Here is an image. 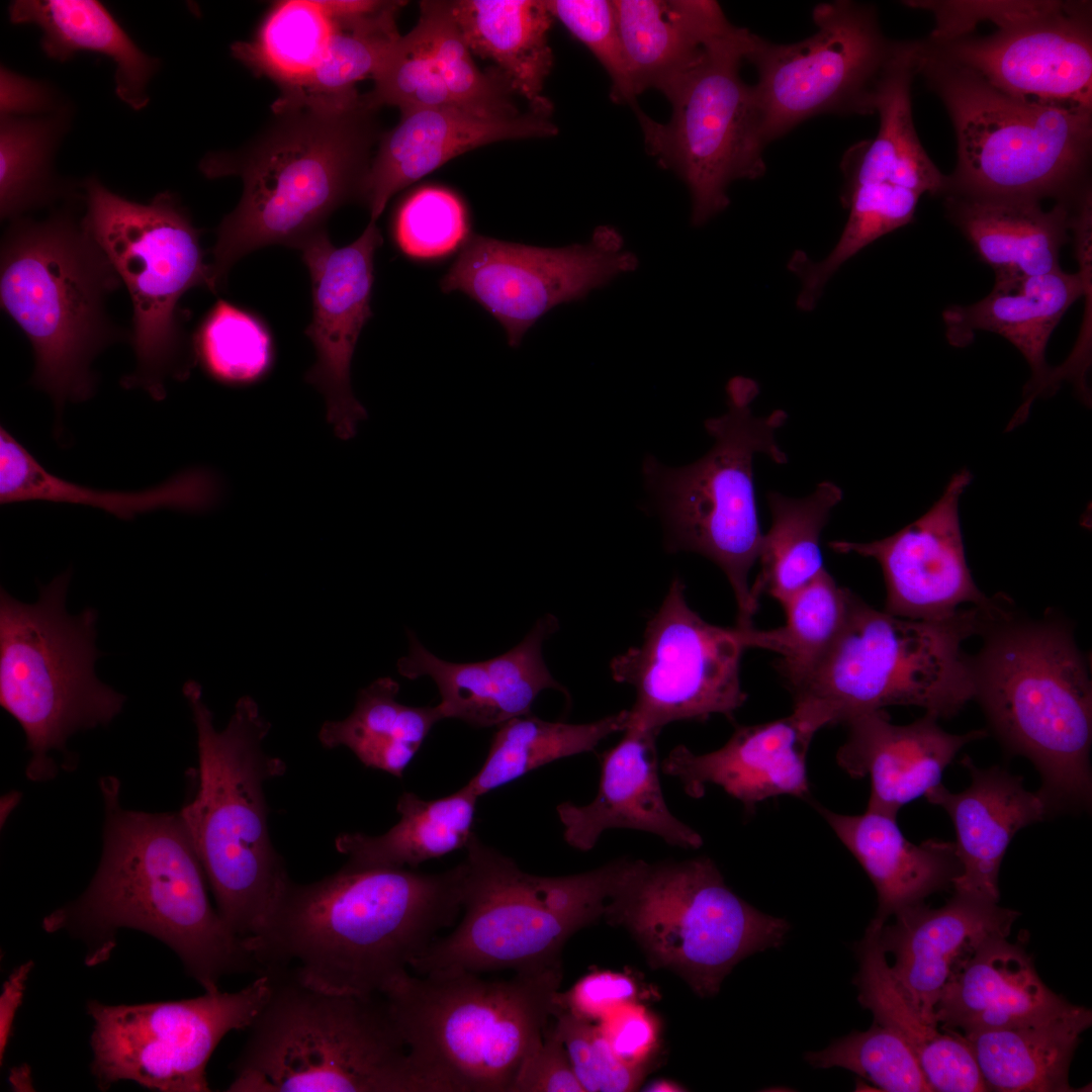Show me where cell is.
<instances>
[{
  "mask_svg": "<svg viewBox=\"0 0 1092 1092\" xmlns=\"http://www.w3.org/2000/svg\"><path fill=\"white\" fill-rule=\"evenodd\" d=\"M463 866L439 874L355 868L287 885L246 939L257 974L338 994L382 995L462 910Z\"/></svg>",
  "mask_w": 1092,
  "mask_h": 1092,
  "instance_id": "6da1fadb",
  "label": "cell"
},
{
  "mask_svg": "<svg viewBox=\"0 0 1092 1092\" xmlns=\"http://www.w3.org/2000/svg\"><path fill=\"white\" fill-rule=\"evenodd\" d=\"M103 846L85 892L49 914L48 932L63 931L87 948L85 962L108 960L122 928L143 931L169 946L204 992L223 977L255 973L245 941L209 901L206 876L180 813L124 809L117 779L100 780Z\"/></svg>",
  "mask_w": 1092,
  "mask_h": 1092,
  "instance_id": "7a4b0ae2",
  "label": "cell"
},
{
  "mask_svg": "<svg viewBox=\"0 0 1092 1092\" xmlns=\"http://www.w3.org/2000/svg\"><path fill=\"white\" fill-rule=\"evenodd\" d=\"M376 111L362 94L274 111L272 122L244 148L201 160L207 178L237 175L244 183L239 204L217 228L209 264L213 292L245 255L269 245L298 249L326 231L339 206L359 199L381 135Z\"/></svg>",
  "mask_w": 1092,
  "mask_h": 1092,
  "instance_id": "3957f363",
  "label": "cell"
},
{
  "mask_svg": "<svg viewBox=\"0 0 1092 1092\" xmlns=\"http://www.w3.org/2000/svg\"><path fill=\"white\" fill-rule=\"evenodd\" d=\"M183 693L197 731L198 788L179 812L228 927L244 941L266 925L291 881L268 833L264 783L285 765L262 742L270 724L242 697L222 731L194 680Z\"/></svg>",
  "mask_w": 1092,
  "mask_h": 1092,
  "instance_id": "277c9868",
  "label": "cell"
},
{
  "mask_svg": "<svg viewBox=\"0 0 1092 1092\" xmlns=\"http://www.w3.org/2000/svg\"><path fill=\"white\" fill-rule=\"evenodd\" d=\"M972 657L974 699L1007 750L1029 758L1054 811L1091 802L1092 688L1071 629L1060 621H988Z\"/></svg>",
  "mask_w": 1092,
  "mask_h": 1092,
  "instance_id": "5b68a950",
  "label": "cell"
},
{
  "mask_svg": "<svg viewBox=\"0 0 1092 1092\" xmlns=\"http://www.w3.org/2000/svg\"><path fill=\"white\" fill-rule=\"evenodd\" d=\"M120 285L109 258L70 206L42 220L13 219L6 230L1 306L31 344L32 383L58 408L93 394V360L122 337L106 307Z\"/></svg>",
  "mask_w": 1092,
  "mask_h": 1092,
  "instance_id": "8992f818",
  "label": "cell"
},
{
  "mask_svg": "<svg viewBox=\"0 0 1092 1092\" xmlns=\"http://www.w3.org/2000/svg\"><path fill=\"white\" fill-rule=\"evenodd\" d=\"M267 975L270 995L247 1028L226 1091L433 1092L382 995L330 993Z\"/></svg>",
  "mask_w": 1092,
  "mask_h": 1092,
  "instance_id": "52a82bcc",
  "label": "cell"
},
{
  "mask_svg": "<svg viewBox=\"0 0 1092 1092\" xmlns=\"http://www.w3.org/2000/svg\"><path fill=\"white\" fill-rule=\"evenodd\" d=\"M913 46L917 75L938 96L954 130L957 164L946 194L1052 198L1073 206L1091 190L1092 108L1010 95Z\"/></svg>",
  "mask_w": 1092,
  "mask_h": 1092,
  "instance_id": "ba28073f",
  "label": "cell"
},
{
  "mask_svg": "<svg viewBox=\"0 0 1092 1092\" xmlns=\"http://www.w3.org/2000/svg\"><path fill=\"white\" fill-rule=\"evenodd\" d=\"M560 967L486 980L403 974L382 996L410 1059L433 1092H510L555 1013Z\"/></svg>",
  "mask_w": 1092,
  "mask_h": 1092,
  "instance_id": "9c48e42d",
  "label": "cell"
},
{
  "mask_svg": "<svg viewBox=\"0 0 1092 1092\" xmlns=\"http://www.w3.org/2000/svg\"><path fill=\"white\" fill-rule=\"evenodd\" d=\"M462 861L463 918L411 965L420 976L560 967L566 940L605 915L627 857L562 877L523 872L474 833Z\"/></svg>",
  "mask_w": 1092,
  "mask_h": 1092,
  "instance_id": "30bf717a",
  "label": "cell"
},
{
  "mask_svg": "<svg viewBox=\"0 0 1092 1092\" xmlns=\"http://www.w3.org/2000/svg\"><path fill=\"white\" fill-rule=\"evenodd\" d=\"M992 615L973 607L942 620L879 611L854 597L829 654L799 689L794 710L820 729L889 706H916L936 718L974 699L972 657L963 643Z\"/></svg>",
  "mask_w": 1092,
  "mask_h": 1092,
  "instance_id": "8fae6325",
  "label": "cell"
},
{
  "mask_svg": "<svg viewBox=\"0 0 1092 1092\" xmlns=\"http://www.w3.org/2000/svg\"><path fill=\"white\" fill-rule=\"evenodd\" d=\"M726 390V413L705 422L714 439L706 455L684 467H669L649 456L642 472L663 520L666 549L696 552L717 564L734 593L736 625L749 627L758 602L748 577L762 540L752 462L756 453L777 464L788 462L776 440L788 415L776 410L754 416L751 403L759 387L751 378L736 376Z\"/></svg>",
  "mask_w": 1092,
  "mask_h": 1092,
  "instance_id": "7c38bea8",
  "label": "cell"
},
{
  "mask_svg": "<svg viewBox=\"0 0 1092 1092\" xmlns=\"http://www.w3.org/2000/svg\"><path fill=\"white\" fill-rule=\"evenodd\" d=\"M69 580L66 572L40 586L33 604L0 593V704L25 733L32 782L54 779L51 754L68 756L74 733L108 724L125 700L95 675L97 615L67 613Z\"/></svg>",
  "mask_w": 1092,
  "mask_h": 1092,
  "instance_id": "4fadbf2b",
  "label": "cell"
},
{
  "mask_svg": "<svg viewBox=\"0 0 1092 1092\" xmlns=\"http://www.w3.org/2000/svg\"><path fill=\"white\" fill-rule=\"evenodd\" d=\"M604 916L629 930L654 968L674 972L701 997L717 994L742 960L780 947L790 930L733 892L706 856L629 858Z\"/></svg>",
  "mask_w": 1092,
  "mask_h": 1092,
  "instance_id": "5bb4252c",
  "label": "cell"
},
{
  "mask_svg": "<svg viewBox=\"0 0 1092 1092\" xmlns=\"http://www.w3.org/2000/svg\"><path fill=\"white\" fill-rule=\"evenodd\" d=\"M83 188V223L131 299L136 367L123 385L140 386L161 399L166 378H183L191 363L178 316L179 300L193 287L211 290L199 232L170 192L140 203L112 192L95 177L86 179Z\"/></svg>",
  "mask_w": 1092,
  "mask_h": 1092,
  "instance_id": "9a60e30c",
  "label": "cell"
},
{
  "mask_svg": "<svg viewBox=\"0 0 1092 1092\" xmlns=\"http://www.w3.org/2000/svg\"><path fill=\"white\" fill-rule=\"evenodd\" d=\"M755 36L736 26L709 43L664 95L671 104L668 121L634 108L647 152L688 186L695 225L728 206L733 181L756 179L765 171L760 107L754 86L739 74Z\"/></svg>",
  "mask_w": 1092,
  "mask_h": 1092,
  "instance_id": "2e32d148",
  "label": "cell"
},
{
  "mask_svg": "<svg viewBox=\"0 0 1092 1092\" xmlns=\"http://www.w3.org/2000/svg\"><path fill=\"white\" fill-rule=\"evenodd\" d=\"M812 15L811 36L772 43L756 35L747 56L758 75L753 86L766 144L818 114L875 113L881 81L901 49L869 4L821 3Z\"/></svg>",
  "mask_w": 1092,
  "mask_h": 1092,
  "instance_id": "e0dca14e",
  "label": "cell"
},
{
  "mask_svg": "<svg viewBox=\"0 0 1092 1092\" xmlns=\"http://www.w3.org/2000/svg\"><path fill=\"white\" fill-rule=\"evenodd\" d=\"M271 979L258 974L236 992L176 1001L86 1004L93 1028L91 1072L101 1090L131 1081L161 1092H208V1061L233 1030L247 1029L266 1003Z\"/></svg>",
  "mask_w": 1092,
  "mask_h": 1092,
  "instance_id": "ac0fdd59",
  "label": "cell"
},
{
  "mask_svg": "<svg viewBox=\"0 0 1092 1092\" xmlns=\"http://www.w3.org/2000/svg\"><path fill=\"white\" fill-rule=\"evenodd\" d=\"M746 649L742 629L702 619L675 577L647 622L642 644L610 663L613 678L636 693L625 730L658 734L676 721H705L715 714L732 719L746 700L740 682Z\"/></svg>",
  "mask_w": 1092,
  "mask_h": 1092,
  "instance_id": "d6986e66",
  "label": "cell"
},
{
  "mask_svg": "<svg viewBox=\"0 0 1092 1092\" xmlns=\"http://www.w3.org/2000/svg\"><path fill=\"white\" fill-rule=\"evenodd\" d=\"M620 235L609 226L590 243L542 248L471 236L441 278L448 293L460 291L477 302L505 329L518 347L527 331L553 307L584 298L621 273L637 267L622 252Z\"/></svg>",
  "mask_w": 1092,
  "mask_h": 1092,
  "instance_id": "ffe728a7",
  "label": "cell"
},
{
  "mask_svg": "<svg viewBox=\"0 0 1092 1092\" xmlns=\"http://www.w3.org/2000/svg\"><path fill=\"white\" fill-rule=\"evenodd\" d=\"M1092 5L1054 1L990 35L915 40L928 57L968 68L1013 96L1092 108Z\"/></svg>",
  "mask_w": 1092,
  "mask_h": 1092,
  "instance_id": "44dd1931",
  "label": "cell"
},
{
  "mask_svg": "<svg viewBox=\"0 0 1092 1092\" xmlns=\"http://www.w3.org/2000/svg\"><path fill=\"white\" fill-rule=\"evenodd\" d=\"M972 479L966 468L954 473L925 514L889 537L829 543L835 552L871 557L880 564L887 613L914 620H942L966 604L990 614L1004 611L976 585L966 558L959 508Z\"/></svg>",
  "mask_w": 1092,
  "mask_h": 1092,
  "instance_id": "7402d4cb",
  "label": "cell"
},
{
  "mask_svg": "<svg viewBox=\"0 0 1092 1092\" xmlns=\"http://www.w3.org/2000/svg\"><path fill=\"white\" fill-rule=\"evenodd\" d=\"M382 244L376 221H369L353 243L337 248L327 231L298 249L308 268L312 291V320L305 334L316 360L305 380L324 395L327 418L343 440L355 436L366 410L351 387V362L360 333L370 318L374 255Z\"/></svg>",
  "mask_w": 1092,
  "mask_h": 1092,
  "instance_id": "603a6c76",
  "label": "cell"
},
{
  "mask_svg": "<svg viewBox=\"0 0 1092 1092\" xmlns=\"http://www.w3.org/2000/svg\"><path fill=\"white\" fill-rule=\"evenodd\" d=\"M1080 270L1062 268L1049 273L995 279L991 292L969 305H950L942 312L946 339L954 347L969 345L979 331L1000 335L1025 358L1031 378L1024 387V401L1008 431L1023 423L1035 397L1055 392L1045 349L1053 331L1068 308L1091 293V236L1074 239Z\"/></svg>",
  "mask_w": 1092,
  "mask_h": 1092,
  "instance_id": "cb8c5ba5",
  "label": "cell"
},
{
  "mask_svg": "<svg viewBox=\"0 0 1092 1092\" xmlns=\"http://www.w3.org/2000/svg\"><path fill=\"white\" fill-rule=\"evenodd\" d=\"M557 132L551 113L531 108L516 114H487L458 105L400 112L397 124L378 140L359 199L376 221L395 193L465 152Z\"/></svg>",
  "mask_w": 1092,
  "mask_h": 1092,
  "instance_id": "d4e9b609",
  "label": "cell"
},
{
  "mask_svg": "<svg viewBox=\"0 0 1092 1092\" xmlns=\"http://www.w3.org/2000/svg\"><path fill=\"white\" fill-rule=\"evenodd\" d=\"M820 730L801 713L775 721L738 726L719 749L695 753L675 746L662 760L663 774L677 779L688 796L701 798L708 785L720 787L747 812L760 802L793 796L809 800L806 758Z\"/></svg>",
  "mask_w": 1092,
  "mask_h": 1092,
  "instance_id": "484cf974",
  "label": "cell"
},
{
  "mask_svg": "<svg viewBox=\"0 0 1092 1092\" xmlns=\"http://www.w3.org/2000/svg\"><path fill=\"white\" fill-rule=\"evenodd\" d=\"M553 615L540 618L515 647L495 657L475 662H450L429 651L412 632L410 648L397 661L402 676L431 677L438 687V708L443 719H459L475 728L499 726L531 714L539 694L567 691L550 673L542 654L545 639L558 629Z\"/></svg>",
  "mask_w": 1092,
  "mask_h": 1092,
  "instance_id": "4316f807",
  "label": "cell"
},
{
  "mask_svg": "<svg viewBox=\"0 0 1092 1092\" xmlns=\"http://www.w3.org/2000/svg\"><path fill=\"white\" fill-rule=\"evenodd\" d=\"M1020 914L998 903L956 893L942 907L923 902L897 912L880 929V943L891 954L890 970L900 989L929 1023L954 966L981 941L1008 936ZM937 1026V1025H936Z\"/></svg>",
  "mask_w": 1092,
  "mask_h": 1092,
  "instance_id": "83f0119b",
  "label": "cell"
},
{
  "mask_svg": "<svg viewBox=\"0 0 1092 1092\" xmlns=\"http://www.w3.org/2000/svg\"><path fill=\"white\" fill-rule=\"evenodd\" d=\"M937 719L926 713L913 723L896 725L884 710H877L845 723L847 738L835 758L852 779H870L867 809L896 817L904 805L941 784L943 770L964 745L987 735L985 730L950 734Z\"/></svg>",
  "mask_w": 1092,
  "mask_h": 1092,
  "instance_id": "f1b7e54d",
  "label": "cell"
},
{
  "mask_svg": "<svg viewBox=\"0 0 1092 1092\" xmlns=\"http://www.w3.org/2000/svg\"><path fill=\"white\" fill-rule=\"evenodd\" d=\"M1005 935L981 941L951 971L934 1009L936 1025L964 1036L1037 1023L1070 1009Z\"/></svg>",
  "mask_w": 1092,
  "mask_h": 1092,
  "instance_id": "f546056e",
  "label": "cell"
},
{
  "mask_svg": "<svg viewBox=\"0 0 1092 1092\" xmlns=\"http://www.w3.org/2000/svg\"><path fill=\"white\" fill-rule=\"evenodd\" d=\"M620 742L601 756L597 795L587 805L563 802L556 807L567 844L581 851L595 847L604 831L635 829L667 844L699 848L702 836L667 807L660 780L654 732L626 729Z\"/></svg>",
  "mask_w": 1092,
  "mask_h": 1092,
  "instance_id": "4dcf8cb0",
  "label": "cell"
},
{
  "mask_svg": "<svg viewBox=\"0 0 1092 1092\" xmlns=\"http://www.w3.org/2000/svg\"><path fill=\"white\" fill-rule=\"evenodd\" d=\"M961 762L971 775L966 790L952 793L940 784L924 797L943 808L954 826L961 864L954 892L998 903L1000 866L1011 839L1054 810L1039 791L1023 787L1022 778L999 766L979 768L968 756Z\"/></svg>",
  "mask_w": 1092,
  "mask_h": 1092,
  "instance_id": "1f68e13d",
  "label": "cell"
},
{
  "mask_svg": "<svg viewBox=\"0 0 1092 1092\" xmlns=\"http://www.w3.org/2000/svg\"><path fill=\"white\" fill-rule=\"evenodd\" d=\"M814 806L874 884L878 908L873 920L881 924L951 885L961 873L954 842L932 838L915 844L905 838L896 817L869 809L846 815Z\"/></svg>",
  "mask_w": 1092,
  "mask_h": 1092,
  "instance_id": "d6a6232c",
  "label": "cell"
},
{
  "mask_svg": "<svg viewBox=\"0 0 1092 1092\" xmlns=\"http://www.w3.org/2000/svg\"><path fill=\"white\" fill-rule=\"evenodd\" d=\"M949 220L960 230L995 279L1033 276L1061 268L1060 252L1070 239L1073 206L1058 202L943 196Z\"/></svg>",
  "mask_w": 1092,
  "mask_h": 1092,
  "instance_id": "836d02e7",
  "label": "cell"
},
{
  "mask_svg": "<svg viewBox=\"0 0 1092 1092\" xmlns=\"http://www.w3.org/2000/svg\"><path fill=\"white\" fill-rule=\"evenodd\" d=\"M632 86L663 95L733 24L715 1L613 0Z\"/></svg>",
  "mask_w": 1092,
  "mask_h": 1092,
  "instance_id": "e575fe53",
  "label": "cell"
},
{
  "mask_svg": "<svg viewBox=\"0 0 1092 1092\" xmlns=\"http://www.w3.org/2000/svg\"><path fill=\"white\" fill-rule=\"evenodd\" d=\"M884 924L872 920L855 944L858 972L853 982L859 1004L909 1045L932 1091L984 1092L983 1077L972 1051L956 1031L940 1032L906 998L890 970L880 943Z\"/></svg>",
  "mask_w": 1092,
  "mask_h": 1092,
  "instance_id": "d590c367",
  "label": "cell"
},
{
  "mask_svg": "<svg viewBox=\"0 0 1092 1092\" xmlns=\"http://www.w3.org/2000/svg\"><path fill=\"white\" fill-rule=\"evenodd\" d=\"M14 24H34L51 60L66 62L81 52L109 58L115 65L117 97L134 110L149 103L148 85L159 60L143 52L106 7L95 0H16L8 7Z\"/></svg>",
  "mask_w": 1092,
  "mask_h": 1092,
  "instance_id": "8d00e7d4",
  "label": "cell"
},
{
  "mask_svg": "<svg viewBox=\"0 0 1092 1092\" xmlns=\"http://www.w3.org/2000/svg\"><path fill=\"white\" fill-rule=\"evenodd\" d=\"M452 13L471 53L489 59L529 108L552 112L543 88L553 65L548 32L554 17L547 1H450Z\"/></svg>",
  "mask_w": 1092,
  "mask_h": 1092,
  "instance_id": "74e56055",
  "label": "cell"
},
{
  "mask_svg": "<svg viewBox=\"0 0 1092 1092\" xmlns=\"http://www.w3.org/2000/svg\"><path fill=\"white\" fill-rule=\"evenodd\" d=\"M219 495V483L209 471L192 469L159 486L135 492L98 491L49 472L3 427L0 430V502L13 504L46 500L86 505L121 519L174 509L197 512L210 508Z\"/></svg>",
  "mask_w": 1092,
  "mask_h": 1092,
  "instance_id": "f35d334b",
  "label": "cell"
},
{
  "mask_svg": "<svg viewBox=\"0 0 1092 1092\" xmlns=\"http://www.w3.org/2000/svg\"><path fill=\"white\" fill-rule=\"evenodd\" d=\"M916 75L913 40L902 41L879 87L878 133L849 152L844 161L845 185L886 182L921 195L946 194L948 177L931 161L914 126L911 85Z\"/></svg>",
  "mask_w": 1092,
  "mask_h": 1092,
  "instance_id": "ab89813d",
  "label": "cell"
},
{
  "mask_svg": "<svg viewBox=\"0 0 1092 1092\" xmlns=\"http://www.w3.org/2000/svg\"><path fill=\"white\" fill-rule=\"evenodd\" d=\"M403 1H329L324 9L334 30L313 71L295 88L280 93L273 111L332 103L359 95L357 82L373 78L401 36L396 15Z\"/></svg>",
  "mask_w": 1092,
  "mask_h": 1092,
  "instance_id": "60d3db41",
  "label": "cell"
},
{
  "mask_svg": "<svg viewBox=\"0 0 1092 1092\" xmlns=\"http://www.w3.org/2000/svg\"><path fill=\"white\" fill-rule=\"evenodd\" d=\"M1091 1010L1073 1005L1043 1021L964 1036L987 1091L1072 1092L1069 1067Z\"/></svg>",
  "mask_w": 1092,
  "mask_h": 1092,
  "instance_id": "b9f144b4",
  "label": "cell"
},
{
  "mask_svg": "<svg viewBox=\"0 0 1092 1092\" xmlns=\"http://www.w3.org/2000/svg\"><path fill=\"white\" fill-rule=\"evenodd\" d=\"M477 798L466 785L429 801L405 792L396 804L400 819L386 833H343L336 838V848L348 856L351 867L415 869L466 846L473 833Z\"/></svg>",
  "mask_w": 1092,
  "mask_h": 1092,
  "instance_id": "7bdbcfd3",
  "label": "cell"
},
{
  "mask_svg": "<svg viewBox=\"0 0 1092 1092\" xmlns=\"http://www.w3.org/2000/svg\"><path fill=\"white\" fill-rule=\"evenodd\" d=\"M399 685L380 677L362 689L351 715L323 724L327 748L346 746L368 767L401 778L432 727L443 720L438 706L412 707L397 701Z\"/></svg>",
  "mask_w": 1092,
  "mask_h": 1092,
  "instance_id": "ee69618b",
  "label": "cell"
},
{
  "mask_svg": "<svg viewBox=\"0 0 1092 1092\" xmlns=\"http://www.w3.org/2000/svg\"><path fill=\"white\" fill-rule=\"evenodd\" d=\"M841 499L840 487L827 480L801 498L776 491L767 493L771 525L762 535L757 559L760 570L750 586L756 602L767 594L783 606L826 570L820 536L832 509Z\"/></svg>",
  "mask_w": 1092,
  "mask_h": 1092,
  "instance_id": "f6af8a7d",
  "label": "cell"
},
{
  "mask_svg": "<svg viewBox=\"0 0 1092 1092\" xmlns=\"http://www.w3.org/2000/svg\"><path fill=\"white\" fill-rule=\"evenodd\" d=\"M855 595L824 570L782 607L786 622L775 629L740 627L748 648L780 656L778 669L792 692L817 670L841 635Z\"/></svg>",
  "mask_w": 1092,
  "mask_h": 1092,
  "instance_id": "bcb514c9",
  "label": "cell"
},
{
  "mask_svg": "<svg viewBox=\"0 0 1092 1092\" xmlns=\"http://www.w3.org/2000/svg\"><path fill=\"white\" fill-rule=\"evenodd\" d=\"M628 711L582 724L551 722L532 714L513 718L494 733L486 759L466 785L477 797L557 759L588 752L624 731Z\"/></svg>",
  "mask_w": 1092,
  "mask_h": 1092,
  "instance_id": "7dc6e473",
  "label": "cell"
},
{
  "mask_svg": "<svg viewBox=\"0 0 1092 1092\" xmlns=\"http://www.w3.org/2000/svg\"><path fill=\"white\" fill-rule=\"evenodd\" d=\"M67 111L46 116H1L0 213L16 219L55 202L68 187L54 172L53 159L68 127Z\"/></svg>",
  "mask_w": 1092,
  "mask_h": 1092,
  "instance_id": "c3c4849f",
  "label": "cell"
},
{
  "mask_svg": "<svg viewBox=\"0 0 1092 1092\" xmlns=\"http://www.w3.org/2000/svg\"><path fill=\"white\" fill-rule=\"evenodd\" d=\"M333 30V21L321 1H280L267 14L255 38L234 43L232 54L257 75L273 80L283 93L313 71Z\"/></svg>",
  "mask_w": 1092,
  "mask_h": 1092,
  "instance_id": "681fc988",
  "label": "cell"
},
{
  "mask_svg": "<svg viewBox=\"0 0 1092 1092\" xmlns=\"http://www.w3.org/2000/svg\"><path fill=\"white\" fill-rule=\"evenodd\" d=\"M417 25L456 104L487 114L521 112L513 98L517 94L504 74L496 68L484 73L475 65L450 1H422Z\"/></svg>",
  "mask_w": 1092,
  "mask_h": 1092,
  "instance_id": "f907efd6",
  "label": "cell"
},
{
  "mask_svg": "<svg viewBox=\"0 0 1092 1092\" xmlns=\"http://www.w3.org/2000/svg\"><path fill=\"white\" fill-rule=\"evenodd\" d=\"M194 355L215 380L247 384L266 375L273 362L270 336L260 321L218 300L194 338Z\"/></svg>",
  "mask_w": 1092,
  "mask_h": 1092,
  "instance_id": "816d5d0a",
  "label": "cell"
},
{
  "mask_svg": "<svg viewBox=\"0 0 1092 1092\" xmlns=\"http://www.w3.org/2000/svg\"><path fill=\"white\" fill-rule=\"evenodd\" d=\"M804 1059L814 1068L851 1071L882 1091H932L909 1045L875 1021L866 1031H852L821 1051L807 1052Z\"/></svg>",
  "mask_w": 1092,
  "mask_h": 1092,
  "instance_id": "f5cc1de1",
  "label": "cell"
},
{
  "mask_svg": "<svg viewBox=\"0 0 1092 1092\" xmlns=\"http://www.w3.org/2000/svg\"><path fill=\"white\" fill-rule=\"evenodd\" d=\"M471 236L462 200L437 186L423 187L405 198L393 224L396 248L418 263L443 261L461 251Z\"/></svg>",
  "mask_w": 1092,
  "mask_h": 1092,
  "instance_id": "db71d44e",
  "label": "cell"
},
{
  "mask_svg": "<svg viewBox=\"0 0 1092 1092\" xmlns=\"http://www.w3.org/2000/svg\"><path fill=\"white\" fill-rule=\"evenodd\" d=\"M372 80V89L362 94V99L375 110L395 106L404 112L458 105L448 92L418 25L399 37Z\"/></svg>",
  "mask_w": 1092,
  "mask_h": 1092,
  "instance_id": "11a10c76",
  "label": "cell"
},
{
  "mask_svg": "<svg viewBox=\"0 0 1092 1092\" xmlns=\"http://www.w3.org/2000/svg\"><path fill=\"white\" fill-rule=\"evenodd\" d=\"M548 8L597 58L611 79L614 102L637 107L613 1L550 0Z\"/></svg>",
  "mask_w": 1092,
  "mask_h": 1092,
  "instance_id": "9f6ffc18",
  "label": "cell"
},
{
  "mask_svg": "<svg viewBox=\"0 0 1092 1092\" xmlns=\"http://www.w3.org/2000/svg\"><path fill=\"white\" fill-rule=\"evenodd\" d=\"M1054 1H904L909 7L929 11L935 26L927 38L947 40L974 33L983 21L1005 28L1049 9Z\"/></svg>",
  "mask_w": 1092,
  "mask_h": 1092,
  "instance_id": "6f0895ef",
  "label": "cell"
},
{
  "mask_svg": "<svg viewBox=\"0 0 1092 1092\" xmlns=\"http://www.w3.org/2000/svg\"><path fill=\"white\" fill-rule=\"evenodd\" d=\"M510 1092H584L553 1025L524 1056Z\"/></svg>",
  "mask_w": 1092,
  "mask_h": 1092,
  "instance_id": "680465c9",
  "label": "cell"
},
{
  "mask_svg": "<svg viewBox=\"0 0 1092 1092\" xmlns=\"http://www.w3.org/2000/svg\"><path fill=\"white\" fill-rule=\"evenodd\" d=\"M599 1023L602 1034L623 1063L647 1066L659 1039V1023L653 1013L631 1001L611 1009Z\"/></svg>",
  "mask_w": 1092,
  "mask_h": 1092,
  "instance_id": "91938a15",
  "label": "cell"
},
{
  "mask_svg": "<svg viewBox=\"0 0 1092 1092\" xmlns=\"http://www.w3.org/2000/svg\"><path fill=\"white\" fill-rule=\"evenodd\" d=\"M638 987L628 975L600 971L579 979L566 992H557L555 1013L565 1011L587 1020H600L611 1009L637 1000Z\"/></svg>",
  "mask_w": 1092,
  "mask_h": 1092,
  "instance_id": "94428289",
  "label": "cell"
},
{
  "mask_svg": "<svg viewBox=\"0 0 1092 1092\" xmlns=\"http://www.w3.org/2000/svg\"><path fill=\"white\" fill-rule=\"evenodd\" d=\"M67 111L59 93L43 81L20 75L2 66L0 70L1 116H32Z\"/></svg>",
  "mask_w": 1092,
  "mask_h": 1092,
  "instance_id": "6125c7cd",
  "label": "cell"
},
{
  "mask_svg": "<svg viewBox=\"0 0 1092 1092\" xmlns=\"http://www.w3.org/2000/svg\"><path fill=\"white\" fill-rule=\"evenodd\" d=\"M34 967L32 961H27L13 970L3 983L0 995V1063L6 1054L8 1043L12 1036L13 1024L16 1013L23 1000L27 979Z\"/></svg>",
  "mask_w": 1092,
  "mask_h": 1092,
  "instance_id": "be15d7a7",
  "label": "cell"
},
{
  "mask_svg": "<svg viewBox=\"0 0 1092 1092\" xmlns=\"http://www.w3.org/2000/svg\"><path fill=\"white\" fill-rule=\"evenodd\" d=\"M642 1090L649 1092H676L686 1091L687 1089H685L684 1086L677 1084L674 1081L667 1079H657L648 1083Z\"/></svg>",
  "mask_w": 1092,
  "mask_h": 1092,
  "instance_id": "e7e4bbea",
  "label": "cell"
},
{
  "mask_svg": "<svg viewBox=\"0 0 1092 1092\" xmlns=\"http://www.w3.org/2000/svg\"><path fill=\"white\" fill-rule=\"evenodd\" d=\"M30 1072L26 1066L19 1067L16 1071H13L10 1075V1082L14 1088L18 1090H27L30 1087Z\"/></svg>",
  "mask_w": 1092,
  "mask_h": 1092,
  "instance_id": "03108f58",
  "label": "cell"
},
{
  "mask_svg": "<svg viewBox=\"0 0 1092 1092\" xmlns=\"http://www.w3.org/2000/svg\"><path fill=\"white\" fill-rule=\"evenodd\" d=\"M329 1H334V0H329ZM329 1H328V0H327V1H323V2H322V6H324V4H325V3H327V2H329ZM338 1H339V0H338ZM343 1H344V0H343ZM356 1H370V0H356Z\"/></svg>",
  "mask_w": 1092,
  "mask_h": 1092,
  "instance_id": "003e7915",
  "label": "cell"
}]
</instances>
